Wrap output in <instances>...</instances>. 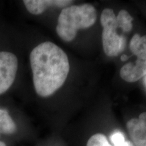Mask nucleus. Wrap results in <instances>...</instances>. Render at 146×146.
Segmentation results:
<instances>
[{"label":"nucleus","mask_w":146,"mask_h":146,"mask_svg":"<svg viewBox=\"0 0 146 146\" xmlns=\"http://www.w3.org/2000/svg\"><path fill=\"white\" fill-rule=\"evenodd\" d=\"M128 58L127 56H126V55H123V56H121V60L122 61H125L126 60H127L128 59Z\"/></svg>","instance_id":"12"},{"label":"nucleus","mask_w":146,"mask_h":146,"mask_svg":"<svg viewBox=\"0 0 146 146\" xmlns=\"http://www.w3.org/2000/svg\"><path fill=\"white\" fill-rule=\"evenodd\" d=\"M72 1L68 0H25L24 4L30 13L39 15L45 12L49 7H65L70 5Z\"/></svg>","instance_id":"7"},{"label":"nucleus","mask_w":146,"mask_h":146,"mask_svg":"<svg viewBox=\"0 0 146 146\" xmlns=\"http://www.w3.org/2000/svg\"><path fill=\"white\" fill-rule=\"evenodd\" d=\"M130 50L137 58L146 59V35H134L130 41Z\"/></svg>","instance_id":"9"},{"label":"nucleus","mask_w":146,"mask_h":146,"mask_svg":"<svg viewBox=\"0 0 146 146\" xmlns=\"http://www.w3.org/2000/svg\"><path fill=\"white\" fill-rule=\"evenodd\" d=\"M0 146H8L7 143L5 141H2V140H0Z\"/></svg>","instance_id":"13"},{"label":"nucleus","mask_w":146,"mask_h":146,"mask_svg":"<svg viewBox=\"0 0 146 146\" xmlns=\"http://www.w3.org/2000/svg\"><path fill=\"white\" fill-rule=\"evenodd\" d=\"M120 75L129 83L139 81L146 75V59L137 58L135 62L127 63L120 69Z\"/></svg>","instance_id":"6"},{"label":"nucleus","mask_w":146,"mask_h":146,"mask_svg":"<svg viewBox=\"0 0 146 146\" xmlns=\"http://www.w3.org/2000/svg\"><path fill=\"white\" fill-rule=\"evenodd\" d=\"M133 17L127 10H120L117 16L110 8H106L102 11L100 16L103 27L102 43L106 56L115 57L125 49V35L118 33V30L125 34L129 33L133 29Z\"/></svg>","instance_id":"2"},{"label":"nucleus","mask_w":146,"mask_h":146,"mask_svg":"<svg viewBox=\"0 0 146 146\" xmlns=\"http://www.w3.org/2000/svg\"><path fill=\"white\" fill-rule=\"evenodd\" d=\"M34 87L43 98L54 94L63 85L70 71L68 56L50 41L38 45L30 54Z\"/></svg>","instance_id":"1"},{"label":"nucleus","mask_w":146,"mask_h":146,"mask_svg":"<svg viewBox=\"0 0 146 146\" xmlns=\"http://www.w3.org/2000/svg\"><path fill=\"white\" fill-rule=\"evenodd\" d=\"M18 59L14 54L0 52V95L8 91L15 80Z\"/></svg>","instance_id":"4"},{"label":"nucleus","mask_w":146,"mask_h":146,"mask_svg":"<svg viewBox=\"0 0 146 146\" xmlns=\"http://www.w3.org/2000/svg\"><path fill=\"white\" fill-rule=\"evenodd\" d=\"M127 129L134 146H146V112L127 122Z\"/></svg>","instance_id":"5"},{"label":"nucleus","mask_w":146,"mask_h":146,"mask_svg":"<svg viewBox=\"0 0 146 146\" xmlns=\"http://www.w3.org/2000/svg\"><path fill=\"white\" fill-rule=\"evenodd\" d=\"M87 146H134L132 142L127 141L123 145H111L109 143L108 139L105 135L102 133H96L93 135L89 139L87 143Z\"/></svg>","instance_id":"10"},{"label":"nucleus","mask_w":146,"mask_h":146,"mask_svg":"<svg viewBox=\"0 0 146 146\" xmlns=\"http://www.w3.org/2000/svg\"><path fill=\"white\" fill-rule=\"evenodd\" d=\"M110 140L113 145H123L127 141V140H125L123 134L120 132H116L113 133L110 137Z\"/></svg>","instance_id":"11"},{"label":"nucleus","mask_w":146,"mask_h":146,"mask_svg":"<svg viewBox=\"0 0 146 146\" xmlns=\"http://www.w3.org/2000/svg\"><path fill=\"white\" fill-rule=\"evenodd\" d=\"M18 131V126L9 112L0 109V135L12 136Z\"/></svg>","instance_id":"8"},{"label":"nucleus","mask_w":146,"mask_h":146,"mask_svg":"<svg viewBox=\"0 0 146 146\" xmlns=\"http://www.w3.org/2000/svg\"><path fill=\"white\" fill-rule=\"evenodd\" d=\"M96 20L97 11L92 5L85 3L66 7L58 17L56 32L64 41H72L78 30L93 26Z\"/></svg>","instance_id":"3"}]
</instances>
